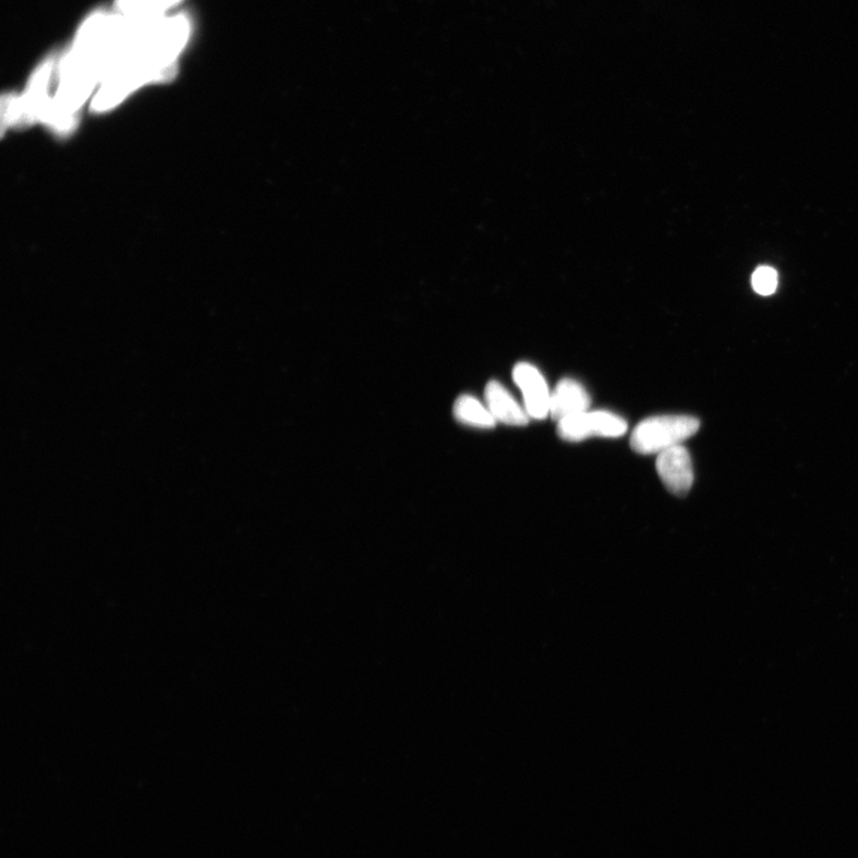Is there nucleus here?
Returning <instances> with one entry per match:
<instances>
[{"label":"nucleus","mask_w":858,"mask_h":858,"mask_svg":"<svg viewBox=\"0 0 858 858\" xmlns=\"http://www.w3.org/2000/svg\"><path fill=\"white\" fill-rule=\"evenodd\" d=\"M658 475L672 494L686 496L694 482L693 463L686 447L678 445L663 451L656 460Z\"/></svg>","instance_id":"nucleus-4"},{"label":"nucleus","mask_w":858,"mask_h":858,"mask_svg":"<svg viewBox=\"0 0 858 858\" xmlns=\"http://www.w3.org/2000/svg\"><path fill=\"white\" fill-rule=\"evenodd\" d=\"M627 432V422L619 415L599 411L585 412L558 422L559 438L582 442L591 437L619 438Z\"/></svg>","instance_id":"nucleus-3"},{"label":"nucleus","mask_w":858,"mask_h":858,"mask_svg":"<svg viewBox=\"0 0 858 858\" xmlns=\"http://www.w3.org/2000/svg\"><path fill=\"white\" fill-rule=\"evenodd\" d=\"M454 415L462 424L478 428H493L496 420L488 407L483 406L475 397L460 396L454 406Z\"/></svg>","instance_id":"nucleus-8"},{"label":"nucleus","mask_w":858,"mask_h":858,"mask_svg":"<svg viewBox=\"0 0 858 858\" xmlns=\"http://www.w3.org/2000/svg\"><path fill=\"white\" fill-rule=\"evenodd\" d=\"M179 0H118L124 16L137 19L159 17V12L169 9Z\"/></svg>","instance_id":"nucleus-9"},{"label":"nucleus","mask_w":858,"mask_h":858,"mask_svg":"<svg viewBox=\"0 0 858 858\" xmlns=\"http://www.w3.org/2000/svg\"><path fill=\"white\" fill-rule=\"evenodd\" d=\"M513 379L522 392L529 416L545 419L549 414L551 392L540 370L529 363H520L513 370Z\"/></svg>","instance_id":"nucleus-5"},{"label":"nucleus","mask_w":858,"mask_h":858,"mask_svg":"<svg viewBox=\"0 0 858 858\" xmlns=\"http://www.w3.org/2000/svg\"><path fill=\"white\" fill-rule=\"evenodd\" d=\"M700 428V421L688 415H663L645 419L635 428L631 446L637 454H662L681 445Z\"/></svg>","instance_id":"nucleus-2"},{"label":"nucleus","mask_w":858,"mask_h":858,"mask_svg":"<svg viewBox=\"0 0 858 858\" xmlns=\"http://www.w3.org/2000/svg\"><path fill=\"white\" fill-rule=\"evenodd\" d=\"M189 33L190 23L183 15L160 21L140 41L122 65L105 81L93 101V109L109 110L136 87L171 78L176 70V58L183 49Z\"/></svg>","instance_id":"nucleus-1"},{"label":"nucleus","mask_w":858,"mask_h":858,"mask_svg":"<svg viewBox=\"0 0 858 858\" xmlns=\"http://www.w3.org/2000/svg\"><path fill=\"white\" fill-rule=\"evenodd\" d=\"M752 287L762 297H770L777 288V274L772 267L761 266L752 276Z\"/></svg>","instance_id":"nucleus-10"},{"label":"nucleus","mask_w":858,"mask_h":858,"mask_svg":"<svg viewBox=\"0 0 858 858\" xmlns=\"http://www.w3.org/2000/svg\"><path fill=\"white\" fill-rule=\"evenodd\" d=\"M485 401L496 422L509 426H524L530 422L527 409H523L515 397L497 380H492L485 388Z\"/></svg>","instance_id":"nucleus-7"},{"label":"nucleus","mask_w":858,"mask_h":858,"mask_svg":"<svg viewBox=\"0 0 858 858\" xmlns=\"http://www.w3.org/2000/svg\"><path fill=\"white\" fill-rule=\"evenodd\" d=\"M591 396L578 380L561 379L551 392L549 415L557 422L588 412Z\"/></svg>","instance_id":"nucleus-6"}]
</instances>
